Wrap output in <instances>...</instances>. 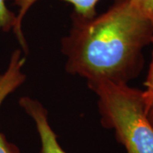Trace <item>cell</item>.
<instances>
[{"label":"cell","mask_w":153,"mask_h":153,"mask_svg":"<svg viewBox=\"0 0 153 153\" xmlns=\"http://www.w3.org/2000/svg\"><path fill=\"white\" fill-rule=\"evenodd\" d=\"M152 60H151L150 66H149L146 79L144 82L146 89L143 91V97H144L145 104H146V112H148L149 109L153 105V38L152 40Z\"/></svg>","instance_id":"52a82bcc"},{"label":"cell","mask_w":153,"mask_h":153,"mask_svg":"<svg viewBox=\"0 0 153 153\" xmlns=\"http://www.w3.org/2000/svg\"><path fill=\"white\" fill-rule=\"evenodd\" d=\"M38 0H14V4L18 7V13L16 14V24L13 28V33L16 35L22 51L27 52V44L22 31V23L27 13L32 8V6ZM73 6L75 14L84 18H91L96 16V5L100 0H65Z\"/></svg>","instance_id":"5b68a950"},{"label":"cell","mask_w":153,"mask_h":153,"mask_svg":"<svg viewBox=\"0 0 153 153\" xmlns=\"http://www.w3.org/2000/svg\"><path fill=\"white\" fill-rule=\"evenodd\" d=\"M147 117L149 121H150V123H152V125L153 126V105H152V107L149 109V111H148Z\"/></svg>","instance_id":"9c48e42d"},{"label":"cell","mask_w":153,"mask_h":153,"mask_svg":"<svg viewBox=\"0 0 153 153\" xmlns=\"http://www.w3.org/2000/svg\"><path fill=\"white\" fill-rule=\"evenodd\" d=\"M139 10L153 23V0H130Z\"/></svg>","instance_id":"ba28073f"},{"label":"cell","mask_w":153,"mask_h":153,"mask_svg":"<svg viewBox=\"0 0 153 153\" xmlns=\"http://www.w3.org/2000/svg\"><path fill=\"white\" fill-rule=\"evenodd\" d=\"M19 103L35 123L41 143L39 153H66L58 142L57 136L49 122L48 111L43 105L27 96L22 97Z\"/></svg>","instance_id":"277c9868"},{"label":"cell","mask_w":153,"mask_h":153,"mask_svg":"<svg viewBox=\"0 0 153 153\" xmlns=\"http://www.w3.org/2000/svg\"><path fill=\"white\" fill-rule=\"evenodd\" d=\"M26 58L22 50H15L10 56L8 66L0 74V107L6 98L22 86L26 80L23 66ZM0 153H21L14 144L10 143L0 132Z\"/></svg>","instance_id":"3957f363"},{"label":"cell","mask_w":153,"mask_h":153,"mask_svg":"<svg viewBox=\"0 0 153 153\" xmlns=\"http://www.w3.org/2000/svg\"><path fill=\"white\" fill-rule=\"evenodd\" d=\"M88 85L98 97L102 125L114 130L127 153H153V126L142 90L107 80L88 81Z\"/></svg>","instance_id":"7a4b0ae2"},{"label":"cell","mask_w":153,"mask_h":153,"mask_svg":"<svg viewBox=\"0 0 153 153\" xmlns=\"http://www.w3.org/2000/svg\"><path fill=\"white\" fill-rule=\"evenodd\" d=\"M152 38L153 23L130 0H115L91 18L74 14L69 35L61 42L66 71L87 81L128 84L142 70V51Z\"/></svg>","instance_id":"6da1fadb"},{"label":"cell","mask_w":153,"mask_h":153,"mask_svg":"<svg viewBox=\"0 0 153 153\" xmlns=\"http://www.w3.org/2000/svg\"><path fill=\"white\" fill-rule=\"evenodd\" d=\"M16 20V15L9 10L5 0H0V31L10 32L13 30Z\"/></svg>","instance_id":"8992f818"}]
</instances>
